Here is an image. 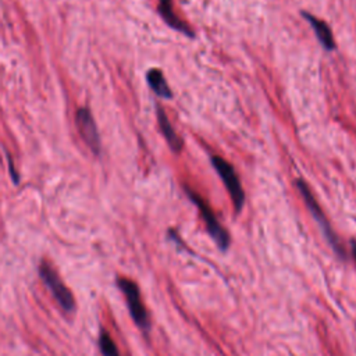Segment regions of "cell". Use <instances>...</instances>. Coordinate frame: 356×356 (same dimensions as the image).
I'll return each instance as SVG.
<instances>
[{
  "label": "cell",
  "instance_id": "6da1fadb",
  "mask_svg": "<svg viewBox=\"0 0 356 356\" xmlns=\"http://www.w3.org/2000/svg\"><path fill=\"white\" fill-rule=\"evenodd\" d=\"M296 188H298L299 193L302 195V197H303V200H305L307 209L310 210L312 216L314 217V220H316L317 224L320 225V228H321L323 234L325 235V239L328 241V243L331 245V248L335 250V253H337L341 259H345V257H346V252H345L343 246L341 245L338 236H337L335 232L332 231V228H331V225H330V222H328V218L325 217L324 211L321 210L320 204L317 203V200H316L314 195L312 193L309 185H307L303 179H298V181H296Z\"/></svg>",
  "mask_w": 356,
  "mask_h": 356
},
{
  "label": "cell",
  "instance_id": "7a4b0ae2",
  "mask_svg": "<svg viewBox=\"0 0 356 356\" xmlns=\"http://www.w3.org/2000/svg\"><path fill=\"white\" fill-rule=\"evenodd\" d=\"M117 285H118V288L121 289V292L124 293V296L127 299V306L129 309L131 317L134 318L135 324L139 328L147 331L150 328L149 314H147L146 307H145V305L142 302L138 285L132 280L125 278V277H120L117 280Z\"/></svg>",
  "mask_w": 356,
  "mask_h": 356
},
{
  "label": "cell",
  "instance_id": "3957f363",
  "mask_svg": "<svg viewBox=\"0 0 356 356\" xmlns=\"http://www.w3.org/2000/svg\"><path fill=\"white\" fill-rule=\"evenodd\" d=\"M189 199L197 206L203 220H204V224H206V229L207 232L210 234V236L214 239V242L217 243V246L221 249V250H227L228 246H229V234L227 232V229L220 224V221L217 220L214 211L211 210V207L197 195L193 191L185 188Z\"/></svg>",
  "mask_w": 356,
  "mask_h": 356
},
{
  "label": "cell",
  "instance_id": "277c9868",
  "mask_svg": "<svg viewBox=\"0 0 356 356\" xmlns=\"http://www.w3.org/2000/svg\"><path fill=\"white\" fill-rule=\"evenodd\" d=\"M39 274L43 284L49 288L57 303L65 310L72 312L75 309V300L71 291L64 285L61 278L58 277L57 271L49 261H42L39 266Z\"/></svg>",
  "mask_w": 356,
  "mask_h": 356
},
{
  "label": "cell",
  "instance_id": "5b68a950",
  "mask_svg": "<svg viewBox=\"0 0 356 356\" xmlns=\"http://www.w3.org/2000/svg\"><path fill=\"white\" fill-rule=\"evenodd\" d=\"M211 164H213L214 170L217 171V174L220 175L221 181L224 182V185L231 196V200L234 203L235 211L239 213L242 210V206L245 202V192H243V188L241 185L236 171L225 159H222L220 156H213Z\"/></svg>",
  "mask_w": 356,
  "mask_h": 356
},
{
  "label": "cell",
  "instance_id": "8992f818",
  "mask_svg": "<svg viewBox=\"0 0 356 356\" xmlns=\"http://www.w3.org/2000/svg\"><path fill=\"white\" fill-rule=\"evenodd\" d=\"M75 121H76V127H78V132L81 135V138L83 139V142L86 143V146L95 153L99 154L100 152V136L96 128V122L92 117V113L82 107L76 110L75 114Z\"/></svg>",
  "mask_w": 356,
  "mask_h": 356
},
{
  "label": "cell",
  "instance_id": "52a82bcc",
  "mask_svg": "<svg viewBox=\"0 0 356 356\" xmlns=\"http://www.w3.org/2000/svg\"><path fill=\"white\" fill-rule=\"evenodd\" d=\"M157 1H159V6H157L159 13H160L161 18L164 19V22L170 28H172V29H175V31H178V32H181V33H184L189 38L195 36V32L192 31V28L185 21H182L177 15V13L174 11V6H172L171 0H157Z\"/></svg>",
  "mask_w": 356,
  "mask_h": 356
},
{
  "label": "cell",
  "instance_id": "ba28073f",
  "mask_svg": "<svg viewBox=\"0 0 356 356\" xmlns=\"http://www.w3.org/2000/svg\"><path fill=\"white\" fill-rule=\"evenodd\" d=\"M303 18L310 24L313 32L316 33V38L318 39V42L321 43V46L325 49V50H334L337 47V43H335V39H334V35L328 26V24L314 15H312L310 13L307 11H303L302 13Z\"/></svg>",
  "mask_w": 356,
  "mask_h": 356
},
{
  "label": "cell",
  "instance_id": "9c48e42d",
  "mask_svg": "<svg viewBox=\"0 0 356 356\" xmlns=\"http://www.w3.org/2000/svg\"><path fill=\"white\" fill-rule=\"evenodd\" d=\"M157 121H159V127H160V131L163 134V136L165 138L170 149L174 152V153H179L184 147V140L181 139V136L174 131L168 117L165 115L164 110L161 107H157Z\"/></svg>",
  "mask_w": 356,
  "mask_h": 356
},
{
  "label": "cell",
  "instance_id": "30bf717a",
  "mask_svg": "<svg viewBox=\"0 0 356 356\" xmlns=\"http://www.w3.org/2000/svg\"><path fill=\"white\" fill-rule=\"evenodd\" d=\"M146 79H147L149 86L152 88V90L157 96H160L163 99H171L172 97V92H171V89H170V86H168V83H167V81H165V78H164V75L160 70H157V68L149 70L147 74H146Z\"/></svg>",
  "mask_w": 356,
  "mask_h": 356
},
{
  "label": "cell",
  "instance_id": "8fae6325",
  "mask_svg": "<svg viewBox=\"0 0 356 356\" xmlns=\"http://www.w3.org/2000/svg\"><path fill=\"white\" fill-rule=\"evenodd\" d=\"M99 349L103 356H120V352L114 339L110 337V334L106 330H102L99 335Z\"/></svg>",
  "mask_w": 356,
  "mask_h": 356
},
{
  "label": "cell",
  "instance_id": "7c38bea8",
  "mask_svg": "<svg viewBox=\"0 0 356 356\" xmlns=\"http://www.w3.org/2000/svg\"><path fill=\"white\" fill-rule=\"evenodd\" d=\"M8 161H10V171H11V172H10V174H11V175H13V179H14V182H15V184H17V182H18V175H17V174H15V171H14V168H13V160H11V159H10V160H8Z\"/></svg>",
  "mask_w": 356,
  "mask_h": 356
}]
</instances>
